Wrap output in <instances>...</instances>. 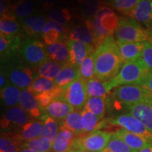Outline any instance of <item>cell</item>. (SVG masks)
Masks as SVG:
<instances>
[{"label": "cell", "instance_id": "cell-3", "mask_svg": "<svg viewBox=\"0 0 152 152\" xmlns=\"http://www.w3.org/2000/svg\"><path fill=\"white\" fill-rule=\"evenodd\" d=\"M117 42H146L152 41V32L133 18H119L115 33Z\"/></svg>", "mask_w": 152, "mask_h": 152}, {"label": "cell", "instance_id": "cell-5", "mask_svg": "<svg viewBox=\"0 0 152 152\" xmlns=\"http://www.w3.org/2000/svg\"><path fill=\"white\" fill-rule=\"evenodd\" d=\"M112 96L128 106L146 102L151 97L152 92L140 85H123L115 88Z\"/></svg>", "mask_w": 152, "mask_h": 152}, {"label": "cell", "instance_id": "cell-47", "mask_svg": "<svg viewBox=\"0 0 152 152\" xmlns=\"http://www.w3.org/2000/svg\"><path fill=\"white\" fill-rule=\"evenodd\" d=\"M18 152H37V151H36L35 150L32 149H30V148L24 147V148H22L20 150H19Z\"/></svg>", "mask_w": 152, "mask_h": 152}, {"label": "cell", "instance_id": "cell-36", "mask_svg": "<svg viewBox=\"0 0 152 152\" xmlns=\"http://www.w3.org/2000/svg\"><path fill=\"white\" fill-rule=\"evenodd\" d=\"M94 52L89 55L79 67L80 77L85 80L94 77Z\"/></svg>", "mask_w": 152, "mask_h": 152}, {"label": "cell", "instance_id": "cell-32", "mask_svg": "<svg viewBox=\"0 0 152 152\" xmlns=\"http://www.w3.org/2000/svg\"><path fill=\"white\" fill-rule=\"evenodd\" d=\"M56 87L57 85L55 84L54 80L39 76L33 80L32 84L28 89L34 94L37 95L52 90Z\"/></svg>", "mask_w": 152, "mask_h": 152}, {"label": "cell", "instance_id": "cell-42", "mask_svg": "<svg viewBox=\"0 0 152 152\" xmlns=\"http://www.w3.org/2000/svg\"><path fill=\"white\" fill-rule=\"evenodd\" d=\"M140 1V0H113V5L121 14L131 15Z\"/></svg>", "mask_w": 152, "mask_h": 152}, {"label": "cell", "instance_id": "cell-45", "mask_svg": "<svg viewBox=\"0 0 152 152\" xmlns=\"http://www.w3.org/2000/svg\"><path fill=\"white\" fill-rule=\"evenodd\" d=\"M140 85L152 92V73H149L147 78L144 80Z\"/></svg>", "mask_w": 152, "mask_h": 152}, {"label": "cell", "instance_id": "cell-33", "mask_svg": "<svg viewBox=\"0 0 152 152\" xmlns=\"http://www.w3.org/2000/svg\"><path fill=\"white\" fill-rule=\"evenodd\" d=\"M44 123L37 121H32L22 126L20 137L24 140H30L39 137L43 128Z\"/></svg>", "mask_w": 152, "mask_h": 152}, {"label": "cell", "instance_id": "cell-19", "mask_svg": "<svg viewBox=\"0 0 152 152\" xmlns=\"http://www.w3.org/2000/svg\"><path fill=\"white\" fill-rule=\"evenodd\" d=\"M47 22L43 16L33 15L22 20L21 26L24 32L30 37H36L42 33Z\"/></svg>", "mask_w": 152, "mask_h": 152}, {"label": "cell", "instance_id": "cell-6", "mask_svg": "<svg viewBox=\"0 0 152 152\" xmlns=\"http://www.w3.org/2000/svg\"><path fill=\"white\" fill-rule=\"evenodd\" d=\"M19 52L25 62L34 67L38 68L49 58L43 44L35 39L27 38L21 42Z\"/></svg>", "mask_w": 152, "mask_h": 152}, {"label": "cell", "instance_id": "cell-50", "mask_svg": "<svg viewBox=\"0 0 152 152\" xmlns=\"http://www.w3.org/2000/svg\"><path fill=\"white\" fill-rule=\"evenodd\" d=\"M75 152H85V151H77V150H75Z\"/></svg>", "mask_w": 152, "mask_h": 152}, {"label": "cell", "instance_id": "cell-12", "mask_svg": "<svg viewBox=\"0 0 152 152\" xmlns=\"http://www.w3.org/2000/svg\"><path fill=\"white\" fill-rule=\"evenodd\" d=\"M129 114L142 121L152 132V96L142 103L128 106Z\"/></svg>", "mask_w": 152, "mask_h": 152}, {"label": "cell", "instance_id": "cell-31", "mask_svg": "<svg viewBox=\"0 0 152 152\" xmlns=\"http://www.w3.org/2000/svg\"><path fill=\"white\" fill-rule=\"evenodd\" d=\"M84 109L103 118L106 109V100L104 96H88Z\"/></svg>", "mask_w": 152, "mask_h": 152}, {"label": "cell", "instance_id": "cell-51", "mask_svg": "<svg viewBox=\"0 0 152 152\" xmlns=\"http://www.w3.org/2000/svg\"><path fill=\"white\" fill-rule=\"evenodd\" d=\"M69 152H75V150H72V151H69Z\"/></svg>", "mask_w": 152, "mask_h": 152}, {"label": "cell", "instance_id": "cell-29", "mask_svg": "<svg viewBox=\"0 0 152 152\" xmlns=\"http://www.w3.org/2000/svg\"><path fill=\"white\" fill-rule=\"evenodd\" d=\"M59 130L60 128L56 120L49 116H47L44 121L43 128L39 137L43 139L45 141L52 143Z\"/></svg>", "mask_w": 152, "mask_h": 152}, {"label": "cell", "instance_id": "cell-46", "mask_svg": "<svg viewBox=\"0 0 152 152\" xmlns=\"http://www.w3.org/2000/svg\"><path fill=\"white\" fill-rule=\"evenodd\" d=\"M7 73H5V71L4 70H1V75H0V87H1V90H2L3 88L8 85L9 84H7Z\"/></svg>", "mask_w": 152, "mask_h": 152}, {"label": "cell", "instance_id": "cell-2", "mask_svg": "<svg viewBox=\"0 0 152 152\" xmlns=\"http://www.w3.org/2000/svg\"><path fill=\"white\" fill-rule=\"evenodd\" d=\"M149 73L140 58L137 60L124 63L116 76L107 82L111 90L123 85H140Z\"/></svg>", "mask_w": 152, "mask_h": 152}, {"label": "cell", "instance_id": "cell-44", "mask_svg": "<svg viewBox=\"0 0 152 152\" xmlns=\"http://www.w3.org/2000/svg\"><path fill=\"white\" fill-rule=\"evenodd\" d=\"M140 59L144 63L149 73H152V41L145 42Z\"/></svg>", "mask_w": 152, "mask_h": 152}, {"label": "cell", "instance_id": "cell-48", "mask_svg": "<svg viewBox=\"0 0 152 152\" xmlns=\"http://www.w3.org/2000/svg\"><path fill=\"white\" fill-rule=\"evenodd\" d=\"M139 152H152V145L147 147L140 150Z\"/></svg>", "mask_w": 152, "mask_h": 152}, {"label": "cell", "instance_id": "cell-20", "mask_svg": "<svg viewBox=\"0 0 152 152\" xmlns=\"http://www.w3.org/2000/svg\"><path fill=\"white\" fill-rule=\"evenodd\" d=\"M30 116L31 115L29 113L20 107H11L6 112L4 118L1 121V127L5 128L9 123L23 126L26 123L30 122Z\"/></svg>", "mask_w": 152, "mask_h": 152}, {"label": "cell", "instance_id": "cell-39", "mask_svg": "<svg viewBox=\"0 0 152 152\" xmlns=\"http://www.w3.org/2000/svg\"><path fill=\"white\" fill-rule=\"evenodd\" d=\"M19 25L16 18H1L0 20V33L4 35H18Z\"/></svg>", "mask_w": 152, "mask_h": 152}, {"label": "cell", "instance_id": "cell-34", "mask_svg": "<svg viewBox=\"0 0 152 152\" xmlns=\"http://www.w3.org/2000/svg\"><path fill=\"white\" fill-rule=\"evenodd\" d=\"M16 18L23 19L30 16L35 10V4L31 0H19L14 5Z\"/></svg>", "mask_w": 152, "mask_h": 152}, {"label": "cell", "instance_id": "cell-7", "mask_svg": "<svg viewBox=\"0 0 152 152\" xmlns=\"http://www.w3.org/2000/svg\"><path fill=\"white\" fill-rule=\"evenodd\" d=\"M85 82L86 80L78 77L70 84L63 87V98L77 111L84 109L88 97Z\"/></svg>", "mask_w": 152, "mask_h": 152}, {"label": "cell", "instance_id": "cell-24", "mask_svg": "<svg viewBox=\"0 0 152 152\" xmlns=\"http://www.w3.org/2000/svg\"><path fill=\"white\" fill-rule=\"evenodd\" d=\"M78 77H80L79 68L75 67L68 62L64 64L60 73L54 81L57 86L63 87Z\"/></svg>", "mask_w": 152, "mask_h": 152}, {"label": "cell", "instance_id": "cell-21", "mask_svg": "<svg viewBox=\"0 0 152 152\" xmlns=\"http://www.w3.org/2000/svg\"><path fill=\"white\" fill-rule=\"evenodd\" d=\"M75 134L71 131L60 129L59 132L52 142L54 152H69L73 150Z\"/></svg>", "mask_w": 152, "mask_h": 152}, {"label": "cell", "instance_id": "cell-1", "mask_svg": "<svg viewBox=\"0 0 152 152\" xmlns=\"http://www.w3.org/2000/svg\"><path fill=\"white\" fill-rule=\"evenodd\" d=\"M94 77L107 82L115 77L123 65L117 42L113 35L104 39L94 52Z\"/></svg>", "mask_w": 152, "mask_h": 152}, {"label": "cell", "instance_id": "cell-49", "mask_svg": "<svg viewBox=\"0 0 152 152\" xmlns=\"http://www.w3.org/2000/svg\"><path fill=\"white\" fill-rule=\"evenodd\" d=\"M39 1H40L42 2L45 4H52L56 2L57 0H39Z\"/></svg>", "mask_w": 152, "mask_h": 152}, {"label": "cell", "instance_id": "cell-18", "mask_svg": "<svg viewBox=\"0 0 152 152\" xmlns=\"http://www.w3.org/2000/svg\"><path fill=\"white\" fill-rule=\"evenodd\" d=\"M66 31L67 29L64 26L52 20H49L42 32V37L44 42L49 46L59 42L61 35L65 34Z\"/></svg>", "mask_w": 152, "mask_h": 152}, {"label": "cell", "instance_id": "cell-25", "mask_svg": "<svg viewBox=\"0 0 152 152\" xmlns=\"http://www.w3.org/2000/svg\"><path fill=\"white\" fill-rule=\"evenodd\" d=\"M45 50L50 59L64 65L68 63V50L66 44L58 42L54 45L47 46Z\"/></svg>", "mask_w": 152, "mask_h": 152}, {"label": "cell", "instance_id": "cell-22", "mask_svg": "<svg viewBox=\"0 0 152 152\" xmlns=\"http://www.w3.org/2000/svg\"><path fill=\"white\" fill-rule=\"evenodd\" d=\"M124 63L137 60L141 57L145 42H117Z\"/></svg>", "mask_w": 152, "mask_h": 152}, {"label": "cell", "instance_id": "cell-8", "mask_svg": "<svg viewBox=\"0 0 152 152\" xmlns=\"http://www.w3.org/2000/svg\"><path fill=\"white\" fill-rule=\"evenodd\" d=\"M111 125L121 127L122 129L134 133L144 138L152 140V132L147 128L140 120L130 114H125L109 121Z\"/></svg>", "mask_w": 152, "mask_h": 152}, {"label": "cell", "instance_id": "cell-26", "mask_svg": "<svg viewBox=\"0 0 152 152\" xmlns=\"http://www.w3.org/2000/svg\"><path fill=\"white\" fill-rule=\"evenodd\" d=\"M88 96H104L111 90L108 82H102L93 77L85 82Z\"/></svg>", "mask_w": 152, "mask_h": 152}, {"label": "cell", "instance_id": "cell-11", "mask_svg": "<svg viewBox=\"0 0 152 152\" xmlns=\"http://www.w3.org/2000/svg\"><path fill=\"white\" fill-rule=\"evenodd\" d=\"M92 22L98 25L108 35H113L116 30L119 18L113 11L106 7H100L95 16L91 19Z\"/></svg>", "mask_w": 152, "mask_h": 152}, {"label": "cell", "instance_id": "cell-16", "mask_svg": "<svg viewBox=\"0 0 152 152\" xmlns=\"http://www.w3.org/2000/svg\"><path fill=\"white\" fill-rule=\"evenodd\" d=\"M20 107L28 113L33 118H38L41 115V108L38 100L36 99L35 94L30 91L23 90L20 92V99H19Z\"/></svg>", "mask_w": 152, "mask_h": 152}, {"label": "cell", "instance_id": "cell-43", "mask_svg": "<svg viewBox=\"0 0 152 152\" xmlns=\"http://www.w3.org/2000/svg\"><path fill=\"white\" fill-rule=\"evenodd\" d=\"M81 8L85 16H94L100 9L99 0H81Z\"/></svg>", "mask_w": 152, "mask_h": 152}, {"label": "cell", "instance_id": "cell-13", "mask_svg": "<svg viewBox=\"0 0 152 152\" xmlns=\"http://www.w3.org/2000/svg\"><path fill=\"white\" fill-rule=\"evenodd\" d=\"M45 110L48 116L56 121H64L75 109L62 96L52 101Z\"/></svg>", "mask_w": 152, "mask_h": 152}, {"label": "cell", "instance_id": "cell-40", "mask_svg": "<svg viewBox=\"0 0 152 152\" xmlns=\"http://www.w3.org/2000/svg\"><path fill=\"white\" fill-rule=\"evenodd\" d=\"M24 147L30 148L37 152H49L52 149V143L45 141L39 137L26 141L22 145V148Z\"/></svg>", "mask_w": 152, "mask_h": 152}, {"label": "cell", "instance_id": "cell-38", "mask_svg": "<svg viewBox=\"0 0 152 152\" xmlns=\"http://www.w3.org/2000/svg\"><path fill=\"white\" fill-rule=\"evenodd\" d=\"M125 144L122 140L113 134L106 147L102 152H136Z\"/></svg>", "mask_w": 152, "mask_h": 152}, {"label": "cell", "instance_id": "cell-15", "mask_svg": "<svg viewBox=\"0 0 152 152\" xmlns=\"http://www.w3.org/2000/svg\"><path fill=\"white\" fill-rule=\"evenodd\" d=\"M20 37L18 35H0V52L1 62L14 56L20 47Z\"/></svg>", "mask_w": 152, "mask_h": 152}, {"label": "cell", "instance_id": "cell-53", "mask_svg": "<svg viewBox=\"0 0 152 152\" xmlns=\"http://www.w3.org/2000/svg\"><path fill=\"white\" fill-rule=\"evenodd\" d=\"M151 1H152V0H151Z\"/></svg>", "mask_w": 152, "mask_h": 152}, {"label": "cell", "instance_id": "cell-17", "mask_svg": "<svg viewBox=\"0 0 152 152\" xmlns=\"http://www.w3.org/2000/svg\"><path fill=\"white\" fill-rule=\"evenodd\" d=\"M133 19L139 23L152 27V1L140 0L131 14Z\"/></svg>", "mask_w": 152, "mask_h": 152}, {"label": "cell", "instance_id": "cell-14", "mask_svg": "<svg viewBox=\"0 0 152 152\" xmlns=\"http://www.w3.org/2000/svg\"><path fill=\"white\" fill-rule=\"evenodd\" d=\"M113 134L128 144L131 149L135 151H140L144 148L152 145V140L137 135L124 129L121 128Z\"/></svg>", "mask_w": 152, "mask_h": 152}, {"label": "cell", "instance_id": "cell-52", "mask_svg": "<svg viewBox=\"0 0 152 152\" xmlns=\"http://www.w3.org/2000/svg\"><path fill=\"white\" fill-rule=\"evenodd\" d=\"M136 152H139V151H136Z\"/></svg>", "mask_w": 152, "mask_h": 152}, {"label": "cell", "instance_id": "cell-27", "mask_svg": "<svg viewBox=\"0 0 152 152\" xmlns=\"http://www.w3.org/2000/svg\"><path fill=\"white\" fill-rule=\"evenodd\" d=\"M70 39L77 40L96 46V40L93 33L86 25L74 27L69 32Z\"/></svg>", "mask_w": 152, "mask_h": 152}, {"label": "cell", "instance_id": "cell-37", "mask_svg": "<svg viewBox=\"0 0 152 152\" xmlns=\"http://www.w3.org/2000/svg\"><path fill=\"white\" fill-rule=\"evenodd\" d=\"M48 17L52 21L64 26L72 18L69 10L65 8H53L48 11Z\"/></svg>", "mask_w": 152, "mask_h": 152}, {"label": "cell", "instance_id": "cell-10", "mask_svg": "<svg viewBox=\"0 0 152 152\" xmlns=\"http://www.w3.org/2000/svg\"><path fill=\"white\" fill-rule=\"evenodd\" d=\"M7 73L11 85L25 90L28 88L33 81V72L28 67L23 66H11L7 70L3 69Z\"/></svg>", "mask_w": 152, "mask_h": 152}, {"label": "cell", "instance_id": "cell-41", "mask_svg": "<svg viewBox=\"0 0 152 152\" xmlns=\"http://www.w3.org/2000/svg\"><path fill=\"white\" fill-rule=\"evenodd\" d=\"M22 140L20 136L18 137H1L0 139V151L1 152H18L20 141Z\"/></svg>", "mask_w": 152, "mask_h": 152}, {"label": "cell", "instance_id": "cell-35", "mask_svg": "<svg viewBox=\"0 0 152 152\" xmlns=\"http://www.w3.org/2000/svg\"><path fill=\"white\" fill-rule=\"evenodd\" d=\"M82 112L83 116V124L84 131L85 132H92L94 131L97 130L96 129L101 124V118L94 113H91L88 110L84 109Z\"/></svg>", "mask_w": 152, "mask_h": 152}, {"label": "cell", "instance_id": "cell-28", "mask_svg": "<svg viewBox=\"0 0 152 152\" xmlns=\"http://www.w3.org/2000/svg\"><path fill=\"white\" fill-rule=\"evenodd\" d=\"M64 64L54 61L48 58L38 67L39 76L54 80L62 70Z\"/></svg>", "mask_w": 152, "mask_h": 152}, {"label": "cell", "instance_id": "cell-9", "mask_svg": "<svg viewBox=\"0 0 152 152\" xmlns=\"http://www.w3.org/2000/svg\"><path fill=\"white\" fill-rule=\"evenodd\" d=\"M68 50V61L70 64L79 68L89 55L95 52L94 46L90 44L69 39L66 42Z\"/></svg>", "mask_w": 152, "mask_h": 152}, {"label": "cell", "instance_id": "cell-30", "mask_svg": "<svg viewBox=\"0 0 152 152\" xmlns=\"http://www.w3.org/2000/svg\"><path fill=\"white\" fill-rule=\"evenodd\" d=\"M20 92L18 87L13 85H7L4 88L1 90V97L4 104L7 106L14 107L19 104Z\"/></svg>", "mask_w": 152, "mask_h": 152}, {"label": "cell", "instance_id": "cell-23", "mask_svg": "<svg viewBox=\"0 0 152 152\" xmlns=\"http://www.w3.org/2000/svg\"><path fill=\"white\" fill-rule=\"evenodd\" d=\"M60 129L68 130L73 133L75 135H80L84 134V128L83 124L82 112L73 111L63 121Z\"/></svg>", "mask_w": 152, "mask_h": 152}, {"label": "cell", "instance_id": "cell-4", "mask_svg": "<svg viewBox=\"0 0 152 152\" xmlns=\"http://www.w3.org/2000/svg\"><path fill=\"white\" fill-rule=\"evenodd\" d=\"M113 135L111 132L96 130L87 135L75 138L73 150L85 152H102Z\"/></svg>", "mask_w": 152, "mask_h": 152}]
</instances>
